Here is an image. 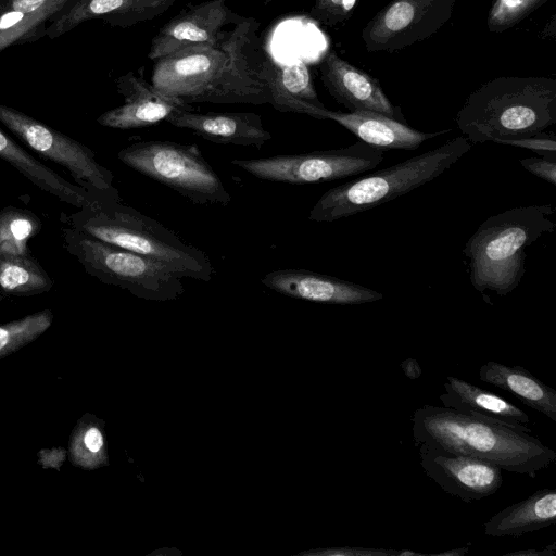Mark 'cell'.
Masks as SVG:
<instances>
[{"label": "cell", "mask_w": 556, "mask_h": 556, "mask_svg": "<svg viewBox=\"0 0 556 556\" xmlns=\"http://www.w3.org/2000/svg\"><path fill=\"white\" fill-rule=\"evenodd\" d=\"M257 29L258 22L245 17L218 47H189L155 60L152 86L186 105L269 104L268 88L257 76L265 52Z\"/></svg>", "instance_id": "1"}, {"label": "cell", "mask_w": 556, "mask_h": 556, "mask_svg": "<svg viewBox=\"0 0 556 556\" xmlns=\"http://www.w3.org/2000/svg\"><path fill=\"white\" fill-rule=\"evenodd\" d=\"M415 445L438 447L497 465L531 478L556 460V452L531 433L453 408L424 405L410 418Z\"/></svg>", "instance_id": "2"}, {"label": "cell", "mask_w": 556, "mask_h": 556, "mask_svg": "<svg viewBox=\"0 0 556 556\" xmlns=\"http://www.w3.org/2000/svg\"><path fill=\"white\" fill-rule=\"evenodd\" d=\"M455 121L471 144L539 135L556 123V79H491L468 96Z\"/></svg>", "instance_id": "3"}, {"label": "cell", "mask_w": 556, "mask_h": 556, "mask_svg": "<svg viewBox=\"0 0 556 556\" xmlns=\"http://www.w3.org/2000/svg\"><path fill=\"white\" fill-rule=\"evenodd\" d=\"M551 204L518 206L486 218L467 240L463 253L468 276L484 301L485 291L500 296L513 292L526 273V249L556 224Z\"/></svg>", "instance_id": "4"}, {"label": "cell", "mask_w": 556, "mask_h": 556, "mask_svg": "<svg viewBox=\"0 0 556 556\" xmlns=\"http://www.w3.org/2000/svg\"><path fill=\"white\" fill-rule=\"evenodd\" d=\"M66 224L103 242L159 261L180 278L208 282L215 274L205 252L121 200L78 210Z\"/></svg>", "instance_id": "5"}, {"label": "cell", "mask_w": 556, "mask_h": 556, "mask_svg": "<svg viewBox=\"0 0 556 556\" xmlns=\"http://www.w3.org/2000/svg\"><path fill=\"white\" fill-rule=\"evenodd\" d=\"M471 146L460 135L435 149L333 187L318 199L308 219L336 222L404 195L435 179L469 152Z\"/></svg>", "instance_id": "6"}, {"label": "cell", "mask_w": 556, "mask_h": 556, "mask_svg": "<svg viewBox=\"0 0 556 556\" xmlns=\"http://www.w3.org/2000/svg\"><path fill=\"white\" fill-rule=\"evenodd\" d=\"M65 249L87 274L150 301H170L184 293L181 278L165 264L103 242L72 227L63 229Z\"/></svg>", "instance_id": "7"}, {"label": "cell", "mask_w": 556, "mask_h": 556, "mask_svg": "<svg viewBox=\"0 0 556 556\" xmlns=\"http://www.w3.org/2000/svg\"><path fill=\"white\" fill-rule=\"evenodd\" d=\"M118 160L199 205L227 206L231 195L195 144L137 141L117 153Z\"/></svg>", "instance_id": "8"}, {"label": "cell", "mask_w": 556, "mask_h": 556, "mask_svg": "<svg viewBox=\"0 0 556 556\" xmlns=\"http://www.w3.org/2000/svg\"><path fill=\"white\" fill-rule=\"evenodd\" d=\"M0 122L37 154L64 167L76 185L99 201L121 200L113 173L98 162L96 153L87 146L1 103Z\"/></svg>", "instance_id": "9"}, {"label": "cell", "mask_w": 556, "mask_h": 556, "mask_svg": "<svg viewBox=\"0 0 556 556\" xmlns=\"http://www.w3.org/2000/svg\"><path fill=\"white\" fill-rule=\"evenodd\" d=\"M382 160L383 151L358 141L333 150L235 159L231 164L262 180L306 185L357 176L376 168Z\"/></svg>", "instance_id": "10"}, {"label": "cell", "mask_w": 556, "mask_h": 556, "mask_svg": "<svg viewBox=\"0 0 556 556\" xmlns=\"http://www.w3.org/2000/svg\"><path fill=\"white\" fill-rule=\"evenodd\" d=\"M457 0H392L363 28L368 52H395L434 35L452 17Z\"/></svg>", "instance_id": "11"}, {"label": "cell", "mask_w": 556, "mask_h": 556, "mask_svg": "<svg viewBox=\"0 0 556 556\" xmlns=\"http://www.w3.org/2000/svg\"><path fill=\"white\" fill-rule=\"evenodd\" d=\"M245 17L233 12L226 0H206L190 5L165 23L151 41L150 60L178 52L189 47H218L228 30Z\"/></svg>", "instance_id": "12"}, {"label": "cell", "mask_w": 556, "mask_h": 556, "mask_svg": "<svg viewBox=\"0 0 556 556\" xmlns=\"http://www.w3.org/2000/svg\"><path fill=\"white\" fill-rule=\"evenodd\" d=\"M418 447L424 472L465 503L488 497L502 486L503 470L493 463L425 444Z\"/></svg>", "instance_id": "13"}, {"label": "cell", "mask_w": 556, "mask_h": 556, "mask_svg": "<svg viewBox=\"0 0 556 556\" xmlns=\"http://www.w3.org/2000/svg\"><path fill=\"white\" fill-rule=\"evenodd\" d=\"M179 0H66L50 18L46 37L59 38L84 22L101 20L114 26L128 28L154 20Z\"/></svg>", "instance_id": "14"}, {"label": "cell", "mask_w": 556, "mask_h": 556, "mask_svg": "<svg viewBox=\"0 0 556 556\" xmlns=\"http://www.w3.org/2000/svg\"><path fill=\"white\" fill-rule=\"evenodd\" d=\"M320 77L330 96L350 112L371 111L405 123L400 108L394 106L379 81L330 50L323 58Z\"/></svg>", "instance_id": "15"}, {"label": "cell", "mask_w": 556, "mask_h": 556, "mask_svg": "<svg viewBox=\"0 0 556 556\" xmlns=\"http://www.w3.org/2000/svg\"><path fill=\"white\" fill-rule=\"evenodd\" d=\"M261 282L280 294L317 303L357 305L383 299L362 285L306 269L273 270Z\"/></svg>", "instance_id": "16"}, {"label": "cell", "mask_w": 556, "mask_h": 556, "mask_svg": "<svg viewBox=\"0 0 556 556\" xmlns=\"http://www.w3.org/2000/svg\"><path fill=\"white\" fill-rule=\"evenodd\" d=\"M124 103L102 113L97 122L109 128L135 129L167 121L172 115L191 109L160 92L152 84L128 72L115 80Z\"/></svg>", "instance_id": "17"}, {"label": "cell", "mask_w": 556, "mask_h": 556, "mask_svg": "<svg viewBox=\"0 0 556 556\" xmlns=\"http://www.w3.org/2000/svg\"><path fill=\"white\" fill-rule=\"evenodd\" d=\"M166 122L223 144L260 149L273 137L264 127L261 116L252 112L197 113L188 109L175 113Z\"/></svg>", "instance_id": "18"}, {"label": "cell", "mask_w": 556, "mask_h": 556, "mask_svg": "<svg viewBox=\"0 0 556 556\" xmlns=\"http://www.w3.org/2000/svg\"><path fill=\"white\" fill-rule=\"evenodd\" d=\"M257 76L268 88L269 104L280 112L317 118L319 110L325 108L317 96L308 67L301 61L281 64L265 51Z\"/></svg>", "instance_id": "19"}, {"label": "cell", "mask_w": 556, "mask_h": 556, "mask_svg": "<svg viewBox=\"0 0 556 556\" xmlns=\"http://www.w3.org/2000/svg\"><path fill=\"white\" fill-rule=\"evenodd\" d=\"M319 119H332L355 135L366 144L387 150H416L424 141L448 132L450 129L438 132H421L409 127L406 123L371 111L334 112L326 108L319 110Z\"/></svg>", "instance_id": "20"}, {"label": "cell", "mask_w": 556, "mask_h": 556, "mask_svg": "<svg viewBox=\"0 0 556 556\" xmlns=\"http://www.w3.org/2000/svg\"><path fill=\"white\" fill-rule=\"evenodd\" d=\"M443 388L444 393L439 396L442 406L518 431L532 432L529 416L502 396L454 376L446 377Z\"/></svg>", "instance_id": "21"}, {"label": "cell", "mask_w": 556, "mask_h": 556, "mask_svg": "<svg viewBox=\"0 0 556 556\" xmlns=\"http://www.w3.org/2000/svg\"><path fill=\"white\" fill-rule=\"evenodd\" d=\"M0 159L12 165L41 190L78 210L93 207L99 203H103L83 187L65 180L54 170L35 159L1 129Z\"/></svg>", "instance_id": "22"}, {"label": "cell", "mask_w": 556, "mask_h": 556, "mask_svg": "<svg viewBox=\"0 0 556 556\" xmlns=\"http://www.w3.org/2000/svg\"><path fill=\"white\" fill-rule=\"evenodd\" d=\"M555 523L556 489L545 486L494 514L484 522V534L520 538Z\"/></svg>", "instance_id": "23"}, {"label": "cell", "mask_w": 556, "mask_h": 556, "mask_svg": "<svg viewBox=\"0 0 556 556\" xmlns=\"http://www.w3.org/2000/svg\"><path fill=\"white\" fill-rule=\"evenodd\" d=\"M66 0H0V52L46 37L50 18Z\"/></svg>", "instance_id": "24"}, {"label": "cell", "mask_w": 556, "mask_h": 556, "mask_svg": "<svg viewBox=\"0 0 556 556\" xmlns=\"http://www.w3.org/2000/svg\"><path fill=\"white\" fill-rule=\"evenodd\" d=\"M478 378L514 394L528 407L556 422V390L526 368L489 361L480 367Z\"/></svg>", "instance_id": "25"}, {"label": "cell", "mask_w": 556, "mask_h": 556, "mask_svg": "<svg viewBox=\"0 0 556 556\" xmlns=\"http://www.w3.org/2000/svg\"><path fill=\"white\" fill-rule=\"evenodd\" d=\"M53 280L29 254H0V290L14 295L49 291Z\"/></svg>", "instance_id": "26"}, {"label": "cell", "mask_w": 556, "mask_h": 556, "mask_svg": "<svg viewBox=\"0 0 556 556\" xmlns=\"http://www.w3.org/2000/svg\"><path fill=\"white\" fill-rule=\"evenodd\" d=\"M41 228L40 219L30 211L4 207L0 211V254H29L28 241Z\"/></svg>", "instance_id": "27"}, {"label": "cell", "mask_w": 556, "mask_h": 556, "mask_svg": "<svg viewBox=\"0 0 556 556\" xmlns=\"http://www.w3.org/2000/svg\"><path fill=\"white\" fill-rule=\"evenodd\" d=\"M548 0H494L486 18L488 29L502 33L514 27Z\"/></svg>", "instance_id": "28"}, {"label": "cell", "mask_w": 556, "mask_h": 556, "mask_svg": "<svg viewBox=\"0 0 556 556\" xmlns=\"http://www.w3.org/2000/svg\"><path fill=\"white\" fill-rule=\"evenodd\" d=\"M358 0H316L309 11V16L316 22L333 27L346 21Z\"/></svg>", "instance_id": "29"}, {"label": "cell", "mask_w": 556, "mask_h": 556, "mask_svg": "<svg viewBox=\"0 0 556 556\" xmlns=\"http://www.w3.org/2000/svg\"><path fill=\"white\" fill-rule=\"evenodd\" d=\"M497 143L525 148L535 151L536 153H541L545 157L551 155L553 159H555L556 140L553 132L546 134L543 131L532 137L500 140Z\"/></svg>", "instance_id": "30"}, {"label": "cell", "mask_w": 556, "mask_h": 556, "mask_svg": "<svg viewBox=\"0 0 556 556\" xmlns=\"http://www.w3.org/2000/svg\"><path fill=\"white\" fill-rule=\"evenodd\" d=\"M520 165L534 176L556 185V162L548 157H526L519 161Z\"/></svg>", "instance_id": "31"}, {"label": "cell", "mask_w": 556, "mask_h": 556, "mask_svg": "<svg viewBox=\"0 0 556 556\" xmlns=\"http://www.w3.org/2000/svg\"><path fill=\"white\" fill-rule=\"evenodd\" d=\"M309 555L317 556H394L399 555V551L371 547H336L326 549L311 551Z\"/></svg>", "instance_id": "32"}, {"label": "cell", "mask_w": 556, "mask_h": 556, "mask_svg": "<svg viewBox=\"0 0 556 556\" xmlns=\"http://www.w3.org/2000/svg\"><path fill=\"white\" fill-rule=\"evenodd\" d=\"M86 447L92 452L98 453L103 446V437L100 430L96 427H91L85 434L84 438Z\"/></svg>", "instance_id": "33"}, {"label": "cell", "mask_w": 556, "mask_h": 556, "mask_svg": "<svg viewBox=\"0 0 556 556\" xmlns=\"http://www.w3.org/2000/svg\"><path fill=\"white\" fill-rule=\"evenodd\" d=\"M556 554V542H552L549 545L545 546L543 549L539 551L536 548H527L521 551H515L510 553L504 554V556H555Z\"/></svg>", "instance_id": "34"}, {"label": "cell", "mask_w": 556, "mask_h": 556, "mask_svg": "<svg viewBox=\"0 0 556 556\" xmlns=\"http://www.w3.org/2000/svg\"><path fill=\"white\" fill-rule=\"evenodd\" d=\"M404 375L412 379H418L421 376V367L419 363L414 358H406L400 364Z\"/></svg>", "instance_id": "35"}, {"label": "cell", "mask_w": 556, "mask_h": 556, "mask_svg": "<svg viewBox=\"0 0 556 556\" xmlns=\"http://www.w3.org/2000/svg\"><path fill=\"white\" fill-rule=\"evenodd\" d=\"M470 547L469 545L463 546V547H456L451 551L435 553V554H429L431 556H464L469 552Z\"/></svg>", "instance_id": "36"}, {"label": "cell", "mask_w": 556, "mask_h": 556, "mask_svg": "<svg viewBox=\"0 0 556 556\" xmlns=\"http://www.w3.org/2000/svg\"><path fill=\"white\" fill-rule=\"evenodd\" d=\"M271 1H274V0H264V3H269Z\"/></svg>", "instance_id": "37"}]
</instances>
